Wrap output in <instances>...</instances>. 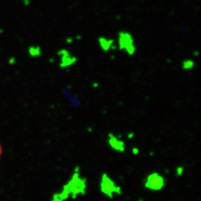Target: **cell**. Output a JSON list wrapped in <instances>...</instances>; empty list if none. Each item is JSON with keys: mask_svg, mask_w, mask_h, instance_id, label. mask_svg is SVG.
Returning <instances> with one entry per match:
<instances>
[{"mask_svg": "<svg viewBox=\"0 0 201 201\" xmlns=\"http://www.w3.org/2000/svg\"><path fill=\"white\" fill-rule=\"evenodd\" d=\"M86 190V180L82 179L79 176L78 173H75L72 176V179L69 181L66 185L63 186L62 193L58 194V197L61 200H65L69 195L74 197L79 194H84Z\"/></svg>", "mask_w": 201, "mask_h": 201, "instance_id": "obj_1", "label": "cell"}, {"mask_svg": "<svg viewBox=\"0 0 201 201\" xmlns=\"http://www.w3.org/2000/svg\"><path fill=\"white\" fill-rule=\"evenodd\" d=\"M100 189L102 193L109 197H112L114 194H121L122 189L107 174H104L101 176L100 183Z\"/></svg>", "mask_w": 201, "mask_h": 201, "instance_id": "obj_2", "label": "cell"}, {"mask_svg": "<svg viewBox=\"0 0 201 201\" xmlns=\"http://www.w3.org/2000/svg\"><path fill=\"white\" fill-rule=\"evenodd\" d=\"M119 48L124 50L129 55H132L136 51V46L134 45V40L131 34L127 32H121L119 34Z\"/></svg>", "mask_w": 201, "mask_h": 201, "instance_id": "obj_3", "label": "cell"}, {"mask_svg": "<svg viewBox=\"0 0 201 201\" xmlns=\"http://www.w3.org/2000/svg\"><path fill=\"white\" fill-rule=\"evenodd\" d=\"M165 179L158 173H153L148 175L145 186L149 190L159 191L165 186Z\"/></svg>", "mask_w": 201, "mask_h": 201, "instance_id": "obj_4", "label": "cell"}, {"mask_svg": "<svg viewBox=\"0 0 201 201\" xmlns=\"http://www.w3.org/2000/svg\"><path fill=\"white\" fill-rule=\"evenodd\" d=\"M108 144L111 147V148L115 150H117V151L123 152L124 150V142H122V140L118 138L116 136H114L113 134H111V133L109 135Z\"/></svg>", "mask_w": 201, "mask_h": 201, "instance_id": "obj_5", "label": "cell"}, {"mask_svg": "<svg viewBox=\"0 0 201 201\" xmlns=\"http://www.w3.org/2000/svg\"><path fill=\"white\" fill-rule=\"evenodd\" d=\"M61 52L62 53H60V55H61V63H60V66L66 67L75 63L76 58H74V57H72L66 50H62Z\"/></svg>", "mask_w": 201, "mask_h": 201, "instance_id": "obj_6", "label": "cell"}, {"mask_svg": "<svg viewBox=\"0 0 201 201\" xmlns=\"http://www.w3.org/2000/svg\"><path fill=\"white\" fill-rule=\"evenodd\" d=\"M98 43H99L101 49L105 51H109L113 45V42H112V40H109L105 37H100L99 40H98Z\"/></svg>", "mask_w": 201, "mask_h": 201, "instance_id": "obj_7", "label": "cell"}, {"mask_svg": "<svg viewBox=\"0 0 201 201\" xmlns=\"http://www.w3.org/2000/svg\"><path fill=\"white\" fill-rule=\"evenodd\" d=\"M186 62L188 63V64H187L186 66H183V69H192V67H193V65H194L193 62H192L191 60H187Z\"/></svg>", "mask_w": 201, "mask_h": 201, "instance_id": "obj_8", "label": "cell"}, {"mask_svg": "<svg viewBox=\"0 0 201 201\" xmlns=\"http://www.w3.org/2000/svg\"><path fill=\"white\" fill-rule=\"evenodd\" d=\"M2 147L0 145V158H1L2 157Z\"/></svg>", "mask_w": 201, "mask_h": 201, "instance_id": "obj_9", "label": "cell"}]
</instances>
